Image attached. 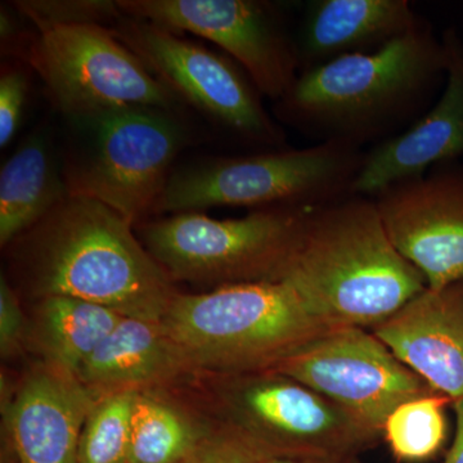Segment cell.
Listing matches in <instances>:
<instances>
[{
  "mask_svg": "<svg viewBox=\"0 0 463 463\" xmlns=\"http://www.w3.org/2000/svg\"><path fill=\"white\" fill-rule=\"evenodd\" d=\"M133 228L99 201L67 196L9 243L5 279L33 300L71 297L163 321L179 291Z\"/></svg>",
  "mask_w": 463,
  "mask_h": 463,
  "instance_id": "1",
  "label": "cell"
},
{
  "mask_svg": "<svg viewBox=\"0 0 463 463\" xmlns=\"http://www.w3.org/2000/svg\"><path fill=\"white\" fill-rule=\"evenodd\" d=\"M446 76V48L423 20L379 51L346 54L301 72L277 100L274 118L317 143L373 148L419 121Z\"/></svg>",
  "mask_w": 463,
  "mask_h": 463,
  "instance_id": "2",
  "label": "cell"
},
{
  "mask_svg": "<svg viewBox=\"0 0 463 463\" xmlns=\"http://www.w3.org/2000/svg\"><path fill=\"white\" fill-rule=\"evenodd\" d=\"M283 281L331 327L365 330L428 288L392 245L374 200L356 194L310 213Z\"/></svg>",
  "mask_w": 463,
  "mask_h": 463,
  "instance_id": "3",
  "label": "cell"
},
{
  "mask_svg": "<svg viewBox=\"0 0 463 463\" xmlns=\"http://www.w3.org/2000/svg\"><path fill=\"white\" fill-rule=\"evenodd\" d=\"M164 328L194 373L274 370L331 326L288 281L225 286L174 298Z\"/></svg>",
  "mask_w": 463,
  "mask_h": 463,
  "instance_id": "4",
  "label": "cell"
},
{
  "mask_svg": "<svg viewBox=\"0 0 463 463\" xmlns=\"http://www.w3.org/2000/svg\"><path fill=\"white\" fill-rule=\"evenodd\" d=\"M67 121L69 196L99 201L133 225L156 214L173 163L194 139L183 114L130 106Z\"/></svg>",
  "mask_w": 463,
  "mask_h": 463,
  "instance_id": "5",
  "label": "cell"
},
{
  "mask_svg": "<svg viewBox=\"0 0 463 463\" xmlns=\"http://www.w3.org/2000/svg\"><path fill=\"white\" fill-rule=\"evenodd\" d=\"M364 149L341 142L210 157L173 170L156 214L210 207L315 210L353 196Z\"/></svg>",
  "mask_w": 463,
  "mask_h": 463,
  "instance_id": "6",
  "label": "cell"
},
{
  "mask_svg": "<svg viewBox=\"0 0 463 463\" xmlns=\"http://www.w3.org/2000/svg\"><path fill=\"white\" fill-rule=\"evenodd\" d=\"M182 385L194 390L192 402L207 416L276 456L361 457L383 440L371 426L277 371L196 373Z\"/></svg>",
  "mask_w": 463,
  "mask_h": 463,
  "instance_id": "7",
  "label": "cell"
},
{
  "mask_svg": "<svg viewBox=\"0 0 463 463\" xmlns=\"http://www.w3.org/2000/svg\"><path fill=\"white\" fill-rule=\"evenodd\" d=\"M312 212L273 207L234 219L179 213L142 223L138 237L173 282L207 291L277 282L288 273Z\"/></svg>",
  "mask_w": 463,
  "mask_h": 463,
  "instance_id": "8",
  "label": "cell"
},
{
  "mask_svg": "<svg viewBox=\"0 0 463 463\" xmlns=\"http://www.w3.org/2000/svg\"><path fill=\"white\" fill-rule=\"evenodd\" d=\"M7 48L39 75L67 120L130 106L181 114L187 108L109 27H54L21 35Z\"/></svg>",
  "mask_w": 463,
  "mask_h": 463,
  "instance_id": "9",
  "label": "cell"
},
{
  "mask_svg": "<svg viewBox=\"0 0 463 463\" xmlns=\"http://www.w3.org/2000/svg\"><path fill=\"white\" fill-rule=\"evenodd\" d=\"M109 29L185 106L232 138L264 151L288 147L285 129L265 109L263 94L227 54L125 14Z\"/></svg>",
  "mask_w": 463,
  "mask_h": 463,
  "instance_id": "10",
  "label": "cell"
},
{
  "mask_svg": "<svg viewBox=\"0 0 463 463\" xmlns=\"http://www.w3.org/2000/svg\"><path fill=\"white\" fill-rule=\"evenodd\" d=\"M128 16L218 45L257 85L279 100L300 74L297 38L279 5L260 0H118Z\"/></svg>",
  "mask_w": 463,
  "mask_h": 463,
  "instance_id": "11",
  "label": "cell"
},
{
  "mask_svg": "<svg viewBox=\"0 0 463 463\" xmlns=\"http://www.w3.org/2000/svg\"><path fill=\"white\" fill-rule=\"evenodd\" d=\"M273 371L315 390L381 435L397 405L435 392L379 337L361 327L323 332Z\"/></svg>",
  "mask_w": 463,
  "mask_h": 463,
  "instance_id": "12",
  "label": "cell"
},
{
  "mask_svg": "<svg viewBox=\"0 0 463 463\" xmlns=\"http://www.w3.org/2000/svg\"><path fill=\"white\" fill-rule=\"evenodd\" d=\"M399 254L439 289L463 282V166L431 167L371 197Z\"/></svg>",
  "mask_w": 463,
  "mask_h": 463,
  "instance_id": "13",
  "label": "cell"
},
{
  "mask_svg": "<svg viewBox=\"0 0 463 463\" xmlns=\"http://www.w3.org/2000/svg\"><path fill=\"white\" fill-rule=\"evenodd\" d=\"M440 38L447 52L440 96L410 129L365 149L353 194L376 196L394 183L463 156V41L455 27H447Z\"/></svg>",
  "mask_w": 463,
  "mask_h": 463,
  "instance_id": "14",
  "label": "cell"
},
{
  "mask_svg": "<svg viewBox=\"0 0 463 463\" xmlns=\"http://www.w3.org/2000/svg\"><path fill=\"white\" fill-rule=\"evenodd\" d=\"M96 402L75 374L39 361L8 404L18 463H76L81 431Z\"/></svg>",
  "mask_w": 463,
  "mask_h": 463,
  "instance_id": "15",
  "label": "cell"
},
{
  "mask_svg": "<svg viewBox=\"0 0 463 463\" xmlns=\"http://www.w3.org/2000/svg\"><path fill=\"white\" fill-rule=\"evenodd\" d=\"M370 331L435 392L463 398V282L426 288Z\"/></svg>",
  "mask_w": 463,
  "mask_h": 463,
  "instance_id": "16",
  "label": "cell"
},
{
  "mask_svg": "<svg viewBox=\"0 0 463 463\" xmlns=\"http://www.w3.org/2000/svg\"><path fill=\"white\" fill-rule=\"evenodd\" d=\"M194 374L161 321L124 317L76 377L100 399L118 392L176 388Z\"/></svg>",
  "mask_w": 463,
  "mask_h": 463,
  "instance_id": "17",
  "label": "cell"
},
{
  "mask_svg": "<svg viewBox=\"0 0 463 463\" xmlns=\"http://www.w3.org/2000/svg\"><path fill=\"white\" fill-rule=\"evenodd\" d=\"M422 21L408 0L307 3L295 33L300 74L346 54L379 51L413 32Z\"/></svg>",
  "mask_w": 463,
  "mask_h": 463,
  "instance_id": "18",
  "label": "cell"
},
{
  "mask_svg": "<svg viewBox=\"0 0 463 463\" xmlns=\"http://www.w3.org/2000/svg\"><path fill=\"white\" fill-rule=\"evenodd\" d=\"M69 196L50 130H33L0 169V243L18 236Z\"/></svg>",
  "mask_w": 463,
  "mask_h": 463,
  "instance_id": "19",
  "label": "cell"
},
{
  "mask_svg": "<svg viewBox=\"0 0 463 463\" xmlns=\"http://www.w3.org/2000/svg\"><path fill=\"white\" fill-rule=\"evenodd\" d=\"M216 425L174 389L137 392L129 463H185Z\"/></svg>",
  "mask_w": 463,
  "mask_h": 463,
  "instance_id": "20",
  "label": "cell"
},
{
  "mask_svg": "<svg viewBox=\"0 0 463 463\" xmlns=\"http://www.w3.org/2000/svg\"><path fill=\"white\" fill-rule=\"evenodd\" d=\"M124 316L71 297H47L33 304L27 344L41 361L78 374Z\"/></svg>",
  "mask_w": 463,
  "mask_h": 463,
  "instance_id": "21",
  "label": "cell"
},
{
  "mask_svg": "<svg viewBox=\"0 0 463 463\" xmlns=\"http://www.w3.org/2000/svg\"><path fill=\"white\" fill-rule=\"evenodd\" d=\"M453 401L439 392L397 405L383 426V440L395 461L422 463L437 457L446 444L447 405Z\"/></svg>",
  "mask_w": 463,
  "mask_h": 463,
  "instance_id": "22",
  "label": "cell"
},
{
  "mask_svg": "<svg viewBox=\"0 0 463 463\" xmlns=\"http://www.w3.org/2000/svg\"><path fill=\"white\" fill-rule=\"evenodd\" d=\"M136 392L97 399L84 423L76 463H129Z\"/></svg>",
  "mask_w": 463,
  "mask_h": 463,
  "instance_id": "23",
  "label": "cell"
},
{
  "mask_svg": "<svg viewBox=\"0 0 463 463\" xmlns=\"http://www.w3.org/2000/svg\"><path fill=\"white\" fill-rule=\"evenodd\" d=\"M14 7L36 32L63 26L112 27L124 12L108 0H18Z\"/></svg>",
  "mask_w": 463,
  "mask_h": 463,
  "instance_id": "24",
  "label": "cell"
},
{
  "mask_svg": "<svg viewBox=\"0 0 463 463\" xmlns=\"http://www.w3.org/2000/svg\"><path fill=\"white\" fill-rule=\"evenodd\" d=\"M272 457L277 456L254 439L218 422L185 463H263Z\"/></svg>",
  "mask_w": 463,
  "mask_h": 463,
  "instance_id": "25",
  "label": "cell"
},
{
  "mask_svg": "<svg viewBox=\"0 0 463 463\" xmlns=\"http://www.w3.org/2000/svg\"><path fill=\"white\" fill-rule=\"evenodd\" d=\"M29 76L21 67L3 66L0 75V147L16 136L25 112Z\"/></svg>",
  "mask_w": 463,
  "mask_h": 463,
  "instance_id": "26",
  "label": "cell"
},
{
  "mask_svg": "<svg viewBox=\"0 0 463 463\" xmlns=\"http://www.w3.org/2000/svg\"><path fill=\"white\" fill-rule=\"evenodd\" d=\"M29 340L27 322L20 295L2 274L0 279V353L3 358L16 356L25 349Z\"/></svg>",
  "mask_w": 463,
  "mask_h": 463,
  "instance_id": "27",
  "label": "cell"
},
{
  "mask_svg": "<svg viewBox=\"0 0 463 463\" xmlns=\"http://www.w3.org/2000/svg\"><path fill=\"white\" fill-rule=\"evenodd\" d=\"M456 414V434L444 463H463V398L453 402Z\"/></svg>",
  "mask_w": 463,
  "mask_h": 463,
  "instance_id": "28",
  "label": "cell"
},
{
  "mask_svg": "<svg viewBox=\"0 0 463 463\" xmlns=\"http://www.w3.org/2000/svg\"><path fill=\"white\" fill-rule=\"evenodd\" d=\"M263 463H364L361 457H286L277 456Z\"/></svg>",
  "mask_w": 463,
  "mask_h": 463,
  "instance_id": "29",
  "label": "cell"
},
{
  "mask_svg": "<svg viewBox=\"0 0 463 463\" xmlns=\"http://www.w3.org/2000/svg\"><path fill=\"white\" fill-rule=\"evenodd\" d=\"M2 463H5V462H2Z\"/></svg>",
  "mask_w": 463,
  "mask_h": 463,
  "instance_id": "30",
  "label": "cell"
}]
</instances>
